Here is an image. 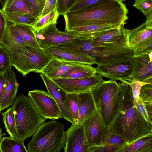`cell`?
Returning <instances> with one entry per match:
<instances>
[{
  "instance_id": "15",
  "label": "cell",
  "mask_w": 152,
  "mask_h": 152,
  "mask_svg": "<svg viewBox=\"0 0 152 152\" xmlns=\"http://www.w3.org/2000/svg\"><path fill=\"white\" fill-rule=\"evenodd\" d=\"M53 57L65 61L91 65L96 59L88 54L57 46L42 48Z\"/></svg>"
},
{
  "instance_id": "35",
  "label": "cell",
  "mask_w": 152,
  "mask_h": 152,
  "mask_svg": "<svg viewBox=\"0 0 152 152\" xmlns=\"http://www.w3.org/2000/svg\"><path fill=\"white\" fill-rule=\"evenodd\" d=\"M78 0H57L56 10L59 15H64Z\"/></svg>"
},
{
  "instance_id": "30",
  "label": "cell",
  "mask_w": 152,
  "mask_h": 152,
  "mask_svg": "<svg viewBox=\"0 0 152 152\" xmlns=\"http://www.w3.org/2000/svg\"><path fill=\"white\" fill-rule=\"evenodd\" d=\"M1 114L6 131L10 137L18 140L15 118L12 107H10Z\"/></svg>"
},
{
  "instance_id": "34",
  "label": "cell",
  "mask_w": 152,
  "mask_h": 152,
  "mask_svg": "<svg viewBox=\"0 0 152 152\" xmlns=\"http://www.w3.org/2000/svg\"><path fill=\"white\" fill-rule=\"evenodd\" d=\"M122 81L127 83L131 87L134 103L137 107V102L139 99V94L141 87L144 85L149 83L142 82L135 79H129L127 81L121 80L120 81Z\"/></svg>"
},
{
  "instance_id": "42",
  "label": "cell",
  "mask_w": 152,
  "mask_h": 152,
  "mask_svg": "<svg viewBox=\"0 0 152 152\" xmlns=\"http://www.w3.org/2000/svg\"><path fill=\"white\" fill-rule=\"evenodd\" d=\"M146 102L139 98L137 102V108L138 111L141 114L144 119L152 125L150 123L149 119L145 107V104Z\"/></svg>"
},
{
  "instance_id": "10",
  "label": "cell",
  "mask_w": 152,
  "mask_h": 152,
  "mask_svg": "<svg viewBox=\"0 0 152 152\" xmlns=\"http://www.w3.org/2000/svg\"><path fill=\"white\" fill-rule=\"evenodd\" d=\"M81 124L88 148L102 146V138L109 128L105 126L96 110Z\"/></svg>"
},
{
  "instance_id": "3",
  "label": "cell",
  "mask_w": 152,
  "mask_h": 152,
  "mask_svg": "<svg viewBox=\"0 0 152 152\" xmlns=\"http://www.w3.org/2000/svg\"><path fill=\"white\" fill-rule=\"evenodd\" d=\"M14 113L18 139L24 142L32 137L46 119L40 114L30 97L20 94L11 105Z\"/></svg>"
},
{
  "instance_id": "31",
  "label": "cell",
  "mask_w": 152,
  "mask_h": 152,
  "mask_svg": "<svg viewBox=\"0 0 152 152\" xmlns=\"http://www.w3.org/2000/svg\"><path fill=\"white\" fill-rule=\"evenodd\" d=\"M59 16L56 10L38 19L32 26L35 33L38 32L45 27L53 24H56Z\"/></svg>"
},
{
  "instance_id": "33",
  "label": "cell",
  "mask_w": 152,
  "mask_h": 152,
  "mask_svg": "<svg viewBox=\"0 0 152 152\" xmlns=\"http://www.w3.org/2000/svg\"><path fill=\"white\" fill-rule=\"evenodd\" d=\"M12 66L11 56L5 47L0 44V73L4 72Z\"/></svg>"
},
{
  "instance_id": "32",
  "label": "cell",
  "mask_w": 152,
  "mask_h": 152,
  "mask_svg": "<svg viewBox=\"0 0 152 152\" xmlns=\"http://www.w3.org/2000/svg\"><path fill=\"white\" fill-rule=\"evenodd\" d=\"M66 104L67 109L74 120L75 125L78 115L77 94L67 93Z\"/></svg>"
},
{
  "instance_id": "36",
  "label": "cell",
  "mask_w": 152,
  "mask_h": 152,
  "mask_svg": "<svg viewBox=\"0 0 152 152\" xmlns=\"http://www.w3.org/2000/svg\"><path fill=\"white\" fill-rule=\"evenodd\" d=\"M133 6L146 16L152 11V0H135Z\"/></svg>"
},
{
  "instance_id": "25",
  "label": "cell",
  "mask_w": 152,
  "mask_h": 152,
  "mask_svg": "<svg viewBox=\"0 0 152 152\" xmlns=\"http://www.w3.org/2000/svg\"><path fill=\"white\" fill-rule=\"evenodd\" d=\"M96 74V68L91 65L79 64L73 66L60 77L79 79L92 76Z\"/></svg>"
},
{
  "instance_id": "44",
  "label": "cell",
  "mask_w": 152,
  "mask_h": 152,
  "mask_svg": "<svg viewBox=\"0 0 152 152\" xmlns=\"http://www.w3.org/2000/svg\"><path fill=\"white\" fill-rule=\"evenodd\" d=\"M145 107L150 123L152 124V102H146Z\"/></svg>"
},
{
  "instance_id": "38",
  "label": "cell",
  "mask_w": 152,
  "mask_h": 152,
  "mask_svg": "<svg viewBox=\"0 0 152 152\" xmlns=\"http://www.w3.org/2000/svg\"><path fill=\"white\" fill-rule=\"evenodd\" d=\"M139 98L146 102H152V83H146L142 86Z\"/></svg>"
},
{
  "instance_id": "48",
  "label": "cell",
  "mask_w": 152,
  "mask_h": 152,
  "mask_svg": "<svg viewBox=\"0 0 152 152\" xmlns=\"http://www.w3.org/2000/svg\"><path fill=\"white\" fill-rule=\"evenodd\" d=\"M119 0L122 1H124L125 0Z\"/></svg>"
},
{
  "instance_id": "9",
  "label": "cell",
  "mask_w": 152,
  "mask_h": 152,
  "mask_svg": "<svg viewBox=\"0 0 152 152\" xmlns=\"http://www.w3.org/2000/svg\"><path fill=\"white\" fill-rule=\"evenodd\" d=\"M96 73L101 77L111 80H127L133 70L134 65L132 58L121 61L97 65Z\"/></svg>"
},
{
  "instance_id": "13",
  "label": "cell",
  "mask_w": 152,
  "mask_h": 152,
  "mask_svg": "<svg viewBox=\"0 0 152 152\" xmlns=\"http://www.w3.org/2000/svg\"><path fill=\"white\" fill-rule=\"evenodd\" d=\"M21 46L32 72L41 73L53 58L42 48H37L26 43L21 44Z\"/></svg>"
},
{
  "instance_id": "19",
  "label": "cell",
  "mask_w": 152,
  "mask_h": 152,
  "mask_svg": "<svg viewBox=\"0 0 152 152\" xmlns=\"http://www.w3.org/2000/svg\"><path fill=\"white\" fill-rule=\"evenodd\" d=\"M102 145L88 148V152H118L127 144L120 136L111 132L108 129L102 140Z\"/></svg>"
},
{
  "instance_id": "29",
  "label": "cell",
  "mask_w": 152,
  "mask_h": 152,
  "mask_svg": "<svg viewBox=\"0 0 152 152\" xmlns=\"http://www.w3.org/2000/svg\"><path fill=\"white\" fill-rule=\"evenodd\" d=\"M8 22L13 24H24L33 26L38 18L31 15L20 13H4Z\"/></svg>"
},
{
  "instance_id": "46",
  "label": "cell",
  "mask_w": 152,
  "mask_h": 152,
  "mask_svg": "<svg viewBox=\"0 0 152 152\" xmlns=\"http://www.w3.org/2000/svg\"><path fill=\"white\" fill-rule=\"evenodd\" d=\"M4 134H2V130L0 128V140L2 138V136Z\"/></svg>"
},
{
  "instance_id": "23",
  "label": "cell",
  "mask_w": 152,
  "mask_h": 152,
  "mask_svg": "<svg viewBox=\"0 0 152 152\" xmlns=\"http://www.w3.org/2000/svg\"><path fill=\"white\" fill-rule=\"evenodd\" d=\"M88 54L95 58L100 53V49L94 45L92 40L75 39L72 41L56 46Z\"/></svg>"
},
{
  "instance_id": "4",
  "label": "cell",
  "mask_w": 152,
  "mask_h": 152,
  "mask_svg": "<svg viewBox=\"0 0 152 152\" xmlns=\"http://www.w3.org/2000/svg\"><path fill=\"white\" fill-rule=\"evenodd\" d=\"M121 88L115 80H103L91 91L96 110L104 126L109 128L118 110Z\"/></svg>"
},
{
  "instance_id": "17",
  "label": "cell",
  "mask_w": 152,
  "mask_h": 152,
  "mask_svg": "<svg viewBox=\"0 0 152 152\" xmlns=\"http://www.w3.org/2000/svg\"><path fill=\"white\" fill-rule=\"evenodd\" d=\"M134 67L129 79L152 83V65L148 54L142 53L133 55Z\"/></svg>"
},
{
  "instance_id": "2",
  "label": "cell",
  "mask_w": 152,
  "mask_h": 152,
  "mask_svg": "<svg viewBox=\"0 0 152 152\" xmlns=\"http://www.w3.org/2000/svg\"><path fill=\"white\" fill-rule=\"evenodd\" d=\"M128 11L122 1L113 0L68 12L63 15L65 30L68 32L74 28L92 24L124 26L128 19Z\"/></svg>"
},
{
  "instance_id": "14",
  "label": "cell",
  "mask_w": 152,
  "mask_h": 152,
  "mask_svg": "<svg viewBox=\"0 0 152 152\" xmlns=\"http://www.w3.org/2000/svg\"><path fill=\"white\" fill-rule=\"evenodd\" d=\"M48 92L57 104L61 111V118L75 125L74 120L68 111L66 106V93L52 79L43 73H40Z\"/></svg>"
},
{
  "instance_id": "20",
  "label": "cell",
  "mask_w": 152,
  "mask_h": 152,
  "mask_svg": "<svg viewBox=\"0 0 152 152\" xmlns=\"http://www.w3.org/2000/svg\"><path fill=\"white\" fill-rule=\"evenodd\" d=\"M7 85L1 102V111L11 106L16 97V94L19 84L18 83L15 74L12 68L6 72Z\"/></svg>"
},
{
  "instance_id": "28",
  "label": "cell",
  "mask_w": 152,
  "mask_h": 152,
  "mask_svg": "<svg viewBox=\"0 0 152 152\" xmlns=\"http://www.w3.org/2000/svg\"><path fill=\"white\" fill-rule=\"evenodd\" d=\"M1 152H28L24 142L10 137H4L0 140Z\"/></svg>"
},
{
  "instance_id": "27",
  "label": "cell",
  "mask_w": 152,
  "mask_h": 152,
  "mask_svg": "<svg viewBox=\"0 0 152 152\" xmlns=\"http://www.w3.org/2000/svg\"><path fill=\"white\" fill-rule=\"evenodd\" d=\"M11 25L19 34L26 44L37 48H42L32 26L24 24H13Z\"/></svg>"
},
{
  "instance_id": "18",
  "label": "cell",
  "mask_w": 152,
  "mask_h": 152,
  "mask_svg": "<svg viewBox=\"0 0 152 152\" xmlns=\"http://www.w3.org/2000/svg\"><path fill=\"white\" fill-rule=\"evenodd\" d=\"M120 27L112 24H92L74 28L68 32L77 34L80 39L92 40L109 30Z\"/></svg>"
},
{
  "instance_id": "40",
  "label": "cell",
  "mask_w": 152,
  "mask_h": 152,
  "mask_svg": "<svg viewBox=\"0 0 152 152\" xmlns=\"http://www.w3.org/2000/svg\"><path fill=\"white\" fill-rule=\"evenodd\" d=\"M8 22L4 13L0 9V44L8 27Z\"/></svg>"
},
{
  "instance_id": "24",
  "label": "cell",
  "mask_w": 152,
  "mask_h": 152,
  "mask_svg": "<svg viewBox=\"0 0 152 152\" xmlns=\"http://www.w3.org/2000/svg\"><path fill=\"white\" fill-rule=\"evenodd\" d=\"M2 10L5 13L27 14L37 17L27 0H5Z\"/></svg>"
},
{
  "instance_id": "39",
  "label": "cell",
  "mask_w": 152,
  "mask_h": 152,
  "mask_svg": "<svg viewBox=\"0 0 152 152\" xmlns=\"http://www.w3.org/2000/svg\"><path fill=\"white\" fill-rule=\"evenodd\" d=\"M111 0H78L68 12L74 11L99 3Z\"/></svg>"
},
{
  "instance_id": "1",
  "label": "cell",
  "mask_w": 152,
  "mask_h": 152,
  "mask_svg": "<svg viewBox=\"0 0 152 152\" xmlns=\"http://www.w3.org/2000/svg\"><path fill=\"white\" fill-rule=\"evenodd\" d=\"M121 82L118 84L121 90L118 113L109 129L129 144L152 134V125L144 119L135 106L130 86L124 81Z\"/></svg>"
},
{
  "instance_id": "12",
  "label": "cell",
  "mask_w": 152,
  "mask_h": 152,
  "mask_svg": "<svg viewBox=\"0 0 152 152\" xmlns=\"http://www.w3.org/2000/svg\"><path fill=\"white\" fill-rule=\"evenodd\" d=\"M52 79L66 93L77 94L91 91L104 80L97 74L81 78L59 77Z\"/></svg>"
},
{
  "instance_id": "49",
  "label": "cell",
  "mask_w": 152,
  "mask_h": 152,
  "mask_svg": "<svg viewBox=\"0 0 152 152\" xmlns=\"http://www.w3.org/2000/svg\"><path fill=\"white\" fill-rule=\"evenodd\" d=\"M1 109H0V112H1Z\"/></svg>"
},
{
  "instance_id": "43",
  "label": "cell",
  "mask_w": 152,
  "mask_h": 152,
  "mask_svg": "<svg viewBox=\"0 0 152 152\" xmlns=\"http://www.w3.org/2000/svg\"><path fill=\"white\" fill-rule=\"evenodd\" d=\"M6 85L7 78L5 72L0 73V104L4 96Z\"/></svg>"
},
{
  "instance_id": "21",
  "label": "cell",
  "mask_w": 152,
  "mask_h": 152,
  "mask_svg": "<svg viewBox=\"0 0 152 152\" xmlns=\"http://www.w3.org/2000/svg\"><path fill=\"white\" fill-rule=\"evenodd\" d=\"M79 64L81 63L67 61L53 57L41 73L44 74L51 79L59 78L73 66Z\"/></svg>"
},
{
  "instance_id": "8",
  "label": "cell",
  "mask_w": 152,
  "mask_h": 152,
  "mask_svg": "<svg viewBox=\"0 0 152 152\" xmlns=\"http://www.w3.org/2000/svg\"><path fill=\"white\" fill-rule=\"evenodd\" d=\"M28 94L40 114L46 119L55 120L61 118L57 104L48 92L37 89L29 91Z\"/></svg>"
},
{
  "instance_id": "26",
  "label": "cell",
  "mask_w": 152,
  "mask_h": 152,
  "mask_svg": "<svg viewBox=\"0 0 152 152\" xmlns=\"http://www.w3.org/2000/svg\"><path fill=\"white\" fill-rule=\"evenodd\" d=\"M118 152H152V134L142 137L126 145Z\"/></svg>"
},
{
  "instance_id": "16",
  "label": "cell",
  "mask_w": 152,
  "mask_h": 152,
  "mask_svg": "<svg viewBox=\"0 0 152 152\" xmlns=\"http://www.w3.org/2000/svg\"><path fill=\"white\" fill-rule=\"evenodd\" d=\"M66 139L64 152H88L82 124H72L66 131Z\"/></svg>"
},
{
  "instance_id": "11",
  "label": "cell",
  "mask_w": 152,
  "mask_h": 152,
  "mask_svg": "<svg viewBox=\"0 0 152 152\" xmlns=\"http://www.w3.org/2000/svg\"><path fill=\"white\" fill-rule=\"evenodd\" d=\"M35 34L38 43L42 48L65 43L78 38L76 34L59 31L56 24H50Z\"/></svg>"
},
{
  "instance_id": "7",
  "label": "cell",
  "mask_w": 152,
  "mask_h": 152,
  "mask_svg": "<svg viewBox=\"0 0 152 152\" xmlns=\"http://www.w3.org/2000/svg\"><path fill=\"white\" fill-rule=\"evenodd\" d=\"M129 29L121 26L106 31L92 40V42L99 49L118 50L129 48Z\"/></svg>"
},
{
  "instance_id": "22",
  "label": "cell",
  "mask_w": 152,
  "mask_h": 152,
  "mask_svg": "<svg viewBox=\"0 0 152 152\" xmlns=\"http://www.w3.org/2000/svg\"><path fill=\"white\" fill-rule=\"evenodd\" d=\"M78 115L75 125L82 123L89 117L96 110L91 91L77 94Z\"/></svg>"
},
{
  "instance_id": "41",
  "label": "cell",
  "mask_w": 152,
  "mask_h": 152,
  "mask_svg": "<svg viewBox=\"0 0 152 152\" xmlns=\"http://www.w3.org/2000/svg\"><path fill=\"white\" fill-rule=\"evenodd\" d=\"M57 0H46L44 9L39 18L56 10Z\"/></svg>"
},
{
  "instance_id": "47",
  "label": "cell",
  "mask_w": 152,
  "mask_h": 152,
  "mask_svg": "<svg viewBox=\"0 0 152 152\" xmlns=\"http://www.w3.org/2000/svg\"><path fill=\"white\" fill-rule=\"evenodd\" d=\"M5 0H0V2L2 5V6H3L4 2Z\"/></svg>"
},
{
  "instance_id": "5",
  "label": "cell",
  "mask_w": 152,
  "mask_h": 152,
  "mask_svg": "<svg viewBox=\"0 0 152 152\" xmlns=\"http://www.w3.org/2000/svg\"><path fill=\"white\" fill-rule=\"evenodd\" d=\"M64 125L52 120L42 124L28 144V152H58L65 146Z\"/></svg>"
},
{
  "instance_id": "6",
  "label": "cell",
  "mask_w": 152,
  "mask_h": 152,
  "mask_svg": "<svg viewBox=\"0 0 152 152\" xmlns=\"http://www.w3.org/2000/svg\"><path fill=\"white\" fill-rule=\"evenodd\" d=\"M129 43L133 55L152 51V24L145 22L137 27L129 29Z\"/></svg>"
},
{
  "instance_id": "45",
  "label": "cell",
  "mask_w": 152,
  "mask_h": 152,
  "mask_svg": "<svg viewBox=\"0 0 152 152\" xmlns=\"http://www.w3.org/2000/svg\"><path fill=\"white\" fill-rule=\"evenodd\" d=\"M152 51L150 52L148 54L150 61L152 62Z\"/></svg>"
},
{
  "instance_id": "37",
  "label": "cell",
  "mask_w": 152,
  "mask_h": 152,
  "mask_svg": "<svg viewBox=\"0 0 152 152\" xmlns=\"http://www.w3.org/2000/svg\"><path fill=\"white\" fill-rule=\"evenodd\" d=\"M31 9L38 19L39 18L45 4L46 0H27Z\"/></svg>"
}]
</instances>
